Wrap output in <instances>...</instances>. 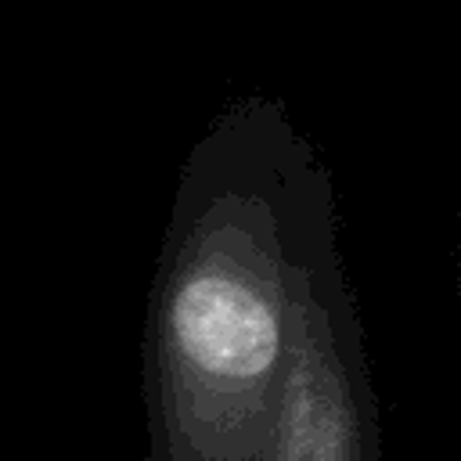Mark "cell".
<instances>
[{"label":"cell","instance_id":"cell-2","mask_svg":"<svg viewBox=\"0 0 461 461\" xmlns=\"http://www.w3.org/2000/svg\"><path fill=\"white\" fill-rule=\"evenodd\" d=\"M270 461H385L378 393L339 241L310 274Z\"/></svg>","mask_w":461,"mask_h":461},{"label":"cell","instance_id":"cell-1","mask_svg":"<svg viewBox=\"0 0 461 461\" xmlns=\"http://www.w3.org/2000/svg\"><path fill=\"white\" fill-rule=\"evenodd\" d=\"M339 216L321 162L234 122L187 162L144 317V461H270L303 299Z\"/></svg>","mask_w":461,"mask_h":461}]
</instances>
